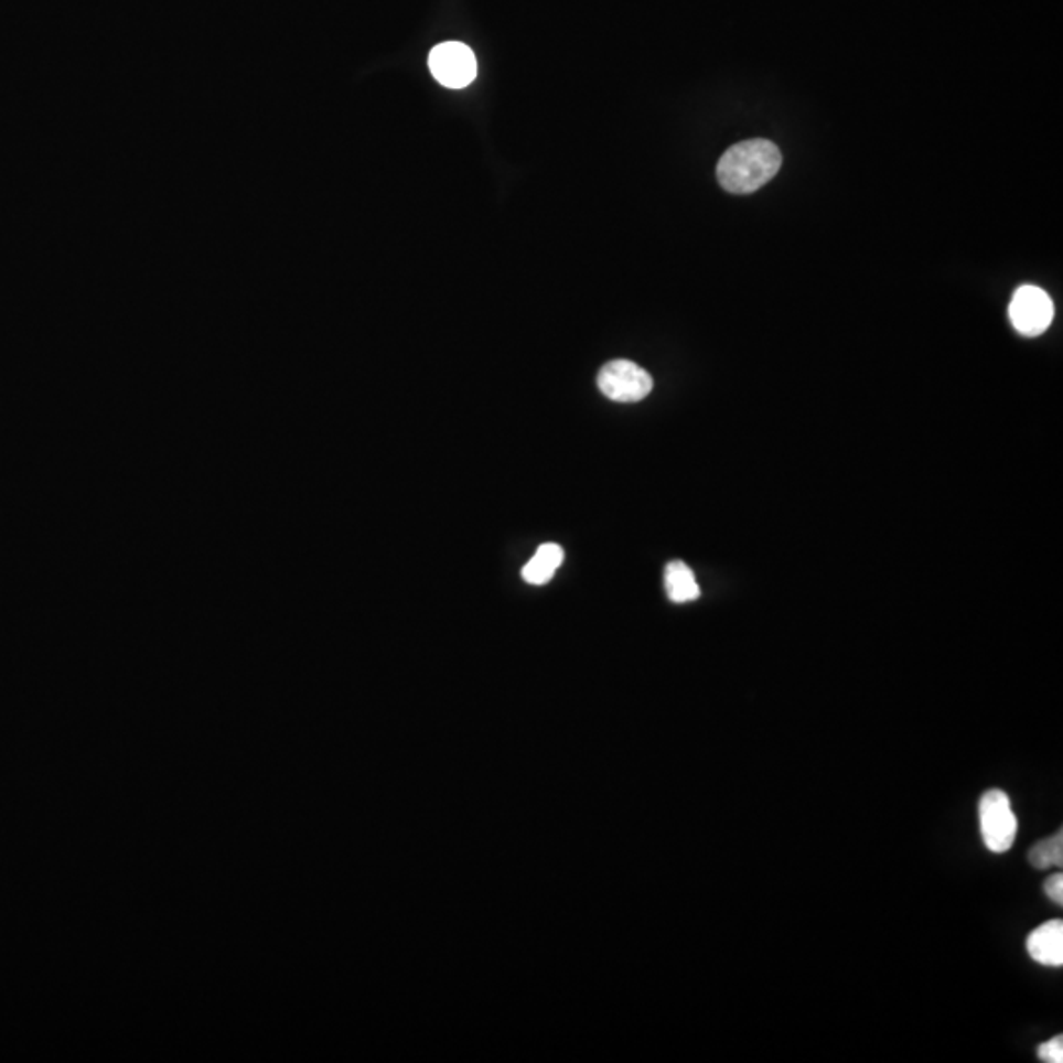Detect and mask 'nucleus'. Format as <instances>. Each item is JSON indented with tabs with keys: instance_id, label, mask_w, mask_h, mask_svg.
Returning a JSON list of instances; mask_svg holds the SVG:
<instances>
[{
	"instance_id": "5",
	"label": "nucleus",
	"mask_w": 1063,
	"mask_h": 1063,
	"mask_svg": "<svg viewBox=\"0 0 1063 1063\" xmlns=\"http://www.w3.org/2000/svg\"><path fill=\"white\" fill-rule=\"evenodd\" d=\"M430 72L443 87L463 89L477 75V60L471 47L461 42H443L430 54Z\"/></svg>"
},
{
	"instance_id": "10",
	"label": "nucleus",
	"mask_w": 1063,
	"mask_h": 1063,
	"mask_svg": "<svg viewBox=\"0 0 1063 1063\" xmlns=\"http://www.w3.org/2000/svg\"><path fill=\"white\" fill-rule=\"evenodd\" d=\"M1038 1060L1045 1063L1063 1062V1038L1055 1037L1038 1045Z\"/></svg>"
},
{
	"instance_id": "6",
	"label": "nucleus",
	"mask_w": 1063,
	"mask_h": 1063,
	"mask_svg": "<svg viewBox=\"0 0 1063 1063\" xmlns=\"http://www.w3.org/2000/svg\"><path fill=\"white\" fill-rule=\"evenodd\" d=\"M1027 949L1030 957L1045 967L1063 965V922L1052 920L1028 935Z\"/></svg>"
},
{
	"instance_id": "11",
	"label": "nucleus",
	"mask_w": 1063,
	"mask_h": 1063,
	"mask_svg": "<svg viewBox=\"0 0 1063 1063\" xmlns=\"http://www.w3.org/2000/svg\"><path fill=\"white\" fill-rule=\"evenodd\" d=\"M1045 894L1050 896L1052 902H1055L1057 906L1063 904V877L1062 872H1055L1050 879L1045 880Z\"/></svg>"
},
{
	"instance_id": "4",
	"label": "nucleus",
	"mask_w": 1063,
	"mask_h": 1063,
	"mask_svg": "<svg viewBox=\"0 0 1063 1063\" xmlns=\"http://www.w3.org/2000/svg\"><path fill=\"white\" fill-rule=\"evenodd\" d=\"M1054 313L1052 298L1037 286L1018 288L1009 308L1010 321L1014 330L1027 337L1042 335L1052 325Z\"/></svg>"
},
{
	"instance_id": "3",
	"label": "nucleus",
	"mask_w": 1063,
	"mask_h": 1063,
	"mask_svg": "<svg viewBox=\"0 0 1063 1063\" xmlns=\"http://www.w3.org/2000/svg\"><path fill=\"white\" fill-rule=\"evenodd\" d=\"M599 390L613 402H641L651 395L652 376L633 361L616 358L606 363L597 376Z\"/></svg>"
},
{
	"instance_id": "2",
	"label": "nucleus",
	"mask_w": 1063,
	"mask_h": 1063,
	"mask_svg": "<svg viewBox=\"0 0 1063 1063\" xmlns=\"http://www.w3.org/2000/svg\"><path fill=\"white\" fill-rule=\"evenodd\" d=\"M983 841L992 852H1007L1017 841L1018 817L1002 790L985 792L979 802Z\"/></svg>"
},
{
	"instance_id": "9",
	"label": "nucleus",
	"mask_w": 1063,
	"mask_h": 1063,
	"mask_svg": "<svg viewBox=\"0 0 1063 1063\" xmlns=\"http://www.w3.org/2000/svg\"><path fill=\"white\" fill-rule=\"evenodd\" d=\"M1030 862L1037 869H1048V867H1062L1063 862V837L1062 831L1052 835L1050 839L1040 841L1030 851Z\"/></svg>"
},
{
	"instance_id": "8",
	"label": "nucleus",
	"mask_w": 1063,
	"mask_h": 1063,
	"mask_svg": "<svg viewBox=\"0 0 1063 1063\" xmlns=\"http://www.w3.org/2000/svg\"><path fill=\"white\" fill-rule=\"evenodd\" d=\"M664 583H666L669 601H674V603H689V601H696L699 597L696 576L684 561L668 563Z\"/></svg>"
},
{
	"instance_id": "7",
	"label": "nucleus",
	"mask_w": 1063,
	"mask_h": 1063,
	"mask_svg": "<svg viewBox=\"0 0 1063 1063\" xmlns=\"http://www.w3.org/2000/svg\"><path fill=\"white\" fill-rule=\"evenodd\" d=\"M563 563V550L558 544H541L536 556L524 566L523 578L532 586L548 583Z\"/></svg>"
},
{
	"instance_id": "1",
	"label": "nucleus",
	"mask_w": 1063,
	"mask_h": 1063,
	"mask_svg": "<svg viewBox=\"0 0 1063 1063\" xmlns=\"http://www.w3.org/2000/svg\"><path fill=\"white\" fill-rule=\"evenodd\" d=\"M780 168L779 147L766 138H752L724 152L717 164V180L724 192L747 195L769 184Z\"/></svg>"
}]
</instances>
